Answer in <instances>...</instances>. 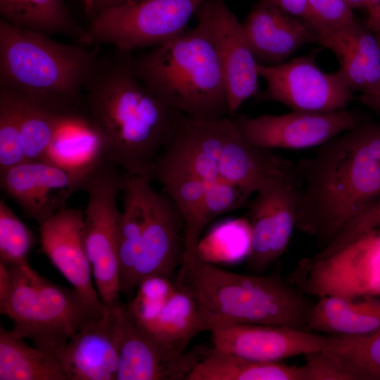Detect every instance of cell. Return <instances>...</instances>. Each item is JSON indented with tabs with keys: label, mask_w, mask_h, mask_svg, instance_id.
<instances>
[{
	"label": "cell",
	"mask_w": 380,
	"mask_h": 380,
	"mask_svg": "<svg viewBox=\"0 0 380 380\" xmlns=\"http://www.w3.org/2000/svg\"><path fill=\"white\" fill-rule=\"evenodd\" d=\"M203 5L222 65L232 117L246 101L259 93L258 63L242 24L224 0H205Z\"/></svg>",
	"instance_id": "9a60e30c"
},
{
	"label": "cell",
	"mask_w": 380,
	"mask_h": 380,
	"mask_svg": "<svg viewBox=\"0 0 380 380\" xmlns=\"http://www.w3.org/2000/svg\"><path fill=\"white\" fill-rule=\"evenodd\" d=\"M205 0H135L91 17L81 44H107L124 51L153 48L186 30Z\"/></svg>",
	"instance_id": "9c48e42d"
},
{
	"label": "cell",
	"mask_w": 380,
	"mask_h": 380,
	"mask_svg": "<svg viewBox=\"0 0 380 380\" xmlns=\"http://www.w3.org/2000/svg\"><path fill=\"white\" fill-rule=\"evenodd\" d=\"M317 43L336 56L339 71L353 91L370 94L380 89V40L356 20L316 34Z\"/></svg>",
	"instance_id": "7402d4cb"
},
{
	"label": "cell",
	"mask_w": 380,
	"mask_h": 380,
	"mask_svg": "<svg viewBox=\"0 0 380 380\" xmlns=\"http://www.w3.org/2000/svg\"><path fill=\"white\" fill-rule=\"evenodd\" d=\"M184 251V224L181 213L165 193L151 187L134 289L151 276L168 277L182 265Z\"/></svg>",
	"instance_id": "d6986e66"
},
{
	"label": "cell",
	"mask_w": 380,
	"mask_h": 380,
	"mask_svg": "<svg viewBox=\"0 0 380 380\" xmlns=\"http://www.w3.org/2000/svg\"><path fill=\"white\" fill-rule=\"evenodd\" d=\"M213 348L263 362L281 360L322 350L331 336L284 326L239 324L210 331Z\"/></svg>",
	"instance_id": "2e32d148"
},
{
	"label": "cell",
	"mask_w": 380,
	"mask_h": 380,
	"mask_svg": "<svg viewBox=\"0 0 380 380\" xmlns=\"http://www.w3.org/2000/svg\"><path fill=\"white\" fill-rule=\"evenodd\" d=\"M25 160L16 92L13 88L0 85V171Z\"/></svg>",
	"instance_id": "d6a6232c"
},
{
	"label": "cell",
	"mask_w": 380,
	"mask_h": 380,
	"mask_svg": "<svg viewBox=\"0 0 380 380\" xmlns=\"http://www.w3.org/2000/svg\"><path fill=\"white\" fill-rule=\"evenodd\" d=\"M308 330L330 336H360L380 329V296H324L312 305Z\"/></svg>",
	"instance_id": "484cf974"
},
{
	"label": "cell",
	"mask_w": 380,
	"mask_h": 380,
	"mask_svg": "<svg viewBox=\"0 0 380 380\" xmlns=\"http://www.w3.org/2000/svg\"><path fill=\"white\" fill-rule=\"evenodd\" d=\"M296 167L249 144L230 116L209 120L185 116L150 177L191 175L210 183H231L253 194L271 178L293 174Z\"/></svg>",
	"instance_id": "277c9868"
},
{
	"label": "cell",
	"mask_w": 380,
	"mask_h": 380,
	"mask_svg": "<svg viewBox=\"0 0 380 380\" xmlns=\"http://www.w3.org/2000/svg\"><path fill=\"white\" fill-rule=\"evenodd\" d=\"M303 20L317 34L346 26L355 19L345 0H308Z\"/></svg>",
	"instance_id": "d590c367"
},
{
	"label": "cell",
	"mask_w": 380,
	"mask_h": 380,
	"mask_svg": "<svg viewBox=\"0 0 380 380\" xmlns=\"http://www.w3.org/2000/svg\"><path fill=\"white\" fill-rule=\"evenodd\" d=\"M120 169L106 161L89 175L82 186L88 194L84 220L87 253L96 289L108 309L121 305L118 255L121 212L117 198L123 190L125 173Z\"/></svg>",
	"instance_id": "30bf717a"
},
{
	"label": "cell",
	"mask_w": 380,
	"mask_h": 380,
	"mask_svg": "<svg viewBox=\"0 0 380 380\" xmlns=\"http://www.w3.org/2000/svg\"><path fill=\"white\" fill-rule=\"evenodd\" d=\"M83 106L107 160L135 176L150 177L185 117L146 87L132 52L114 47L101 53L86 82Z\"/></svg>",
	"instance_id": "6da1fadb"
},
{
	"label": "cell",
	"mask_w": 380,
	"mask_h": 380,
	"mask_svg": "<svg viewBox=\"0 0 380 380\" xmlns=\"http://www.w3.org/2000/svg\"><path fill=\"white\" fill-rule=\"evenodd\" d=\"M336 380H380V329L360 336H331L322 350Z\"/></svg>",
	"instance_id": "f1b7e54d"
},
{
	"label": "cell",
	"mask_w": 380,
	"mask_h": 380,
	"mask_svg": "<svg viewBox=\"0 0 380 380\" xmlns=\"http://www.w3.org/2000/svg\"><path fill=\"white\" fill-rule=\"evenodd\" d=\"M186 380H307L305 366L263 362L212 348Z\"/></svg>",
	"instance_id": "4316f807"
},
{
	"label": "cell",
	"mask_w": 380,
	"mask_h": 380,
	"mask_svg": "<svg viewBox=\"0 0 380 380\" xmlns=\"http://www.w3.org/2000/svg\"><path fill=\"white\" fill-rule=\"evenodd\" d=\"M133 1L135 0H93L91 11L89 16L92 17L102 10L123 5Z\"/></svg>",
	"instance_id": "ab89813d"
},
{
	"label": "cell",
	"mask_w": 380,
	"mask_h": 380,
	"mask_svg": "<svg viewBox=\"0 0 380 380\" xmlns=\"http://www.w3.org/2000/svg\"><path fill=\"white\" fill-rule=\"evenodd\" d=\"M0 186L39 226L65 208L78 190L66 170L46 160H25L0 171Z\"/></svg>",
	"instance_id": "ac0fdd59"
},
{
	"label": "cell",
	"mask_w": 380,
	"mask_h": 380,
	"mask_svg": "<svg viewBox=\"0 0 380 380\" xmlns=\"http://www.w3.org/2000/svg\"><path fill=\"white\" fill-rule=\"evenodd\" d=\"M34 241L32 231L0 201V262L7 267L27 262Z\"/></svg>",
	"instance_id": "836d02e7"
},
{
	"label": "cell",
	"mask_w": 380,
	"mask_h": 380,
	"mask_svg": "<svg viewBox=\"0 0 380 380\" xmlns=\"http://www.w3.org/2000/svg\"><path fill=\"white\" fill-rule=\"evenodd\" d=\"M252 194L243 188L224 182L208 186L194 220L184 229V251L182 263L198 255L201 235L215 217L241 207Z\"/></svg>",
	"instance_id": "1f68e13d"
},
{
	"label": "cell",
	"mask_w": 380,
	"mask_h": 380,
	"mask_svg": "<svg viewBox=\"0 0 380 380\" xmlns=\"http://www.w3.org/2000/svg\"><path fill=\"white\" fill-rule=\"evenodd\" d=\"M233 120L249 144L268 150L320 146L360 123L354 112L346 109L328 113L292 111L255 118L239 115Z\"/></svg>",
	"instance_id": "7c38bea8"
},
{
	"label": "cell",
	"mask_w": 380,
	"mask_h": 380,
	"mask_svg": "<svg viewBox=\"0 0 380 380\" xmlns=\"http://www.w3.org/2000/svg\"><path fill=\"white\" fill-rule=\"evenodd\" d=\"M14 89L19 104L20 139L25 159L44 160L63 122L82 107L58 98Z\"/></svg>",
	"instance_id": "cb8c5ba5"
},
{
	"label": "cell",
	"mask_w": 380,
	"mask_h": 380,
	"mask_svg": "<svg viewBox=\"0 0 380 380\" xmlns=\"http://www.w3.org/2000/svg\"><path fill=\"white\" fill-rule=\"evenodd\" d=\"M365 10L367 13L366 26L380 40V0H367Z\"/></svg>",
	"instance_id": "74e56055"
},
{
	"label": "cell",
	"mask_w": 380,
	"mask_h": 380,
	"mask_svg": "<svg viewBox=\"0 0 380 380\" xmlns=\"http://www.w3.org/2000/svg\"><path fill=\"white\" fill-rule=\"evenodd\" d=\"M84 213L63 208L40 225L43 252L85 300L96 311H108L94 286L84 241Z\"/></svg>",
	"instance_id": "e0dca14e"
},
{
	"label": "cell",
	"mask_w": 380,
	"mask_h": 380,
	"mask_svg": "<svg viewBox=\"0 0 380 380\" xmlns=\"http://www.w3.org/2000/svg\"><path fill=\"white\" fill-rule=\"evenodd\" d=\"M380 227V197L348 222L322 250L329 251L367 231Z\"/></svg>",
	"instance_id": "8d00e7d4"
},
{
	"label": "cell",
	"mask_w": 380,
	"mask_h": 380,
	"mask_svg": "<svg viewBox=\"0 0 380 380\" xmlns=\"http://www.w3.org/2000/svg\"><path fill=\"white\" fill-rule=\"evenodd\" d=\"M100 46L65 44L0 19V85L83 106Z\"/></svg>",
	"instance_id": "8992f818"
},
{
	"label": "cell",
	"mask_w": 380,
	"mask_h": 380,
	"mask_svg": "<svg viewBox=\"0 0 380 380\" xmlns=\"http://www.w3.org/2000/svg\"><path fill=\"white\" fill-rule=\"evenodd\" d=\"M242 25L259 64L281 63L305 44L317 43L316 34L303 20L267 0L251 10Z\"/></svg>",
	"instance_id": "44dd1931"
},
{
	"label": "cell",
	"mask_w": 380,
	"mask_h": 380,
	"mask_svg": "<svg viewBox=\"0 0 380 380\" xmlns=\"http://www.w3.org/2000/svg\"><path fill=\"white\" fill-rule=\"evenodd\" d=\"M203 4L196 13L194 27L133 56V67L146 87L167 106L187 118L209 120L230 116V113L222 65Z\"/></svg>",
	"instance_id": "5b68a950"
},
{
	"label": "cell",
	"mask_w": 380,
	"mask_h": 380,
	"mask_svg": "<svg viewBox=\"0 0 380 380\" xmlns=\"http://www.w3.org/2000/svg\"><path fill=\"white\" fill-rule=\"evenodd\" d=\"M179 281L196 300L201 333L239 324L308 331L312 304L279 277L230 272L197 255L181 265Z\"/></svg>",
	"instance_id": "3957f363"
},
{
	"label": "cell",
	"mask_w": 380,
	"mask_h": 380,
	"mask_svg": "<svg viewBox=\"0 0 380 380\" xmlns=\"http://www.w3.org/2000/svg\"><path fill=\"white\" fill-rule=\"evenodd\" d=\"M175 289L167 277H146L138 285L134 298L126 308L132 318L143 327L160 312Z\"/></svg>",
	"instance_id": "e575fe53"
},
{
	"label": "cell",
	"mask_w": 380,
	"mask_h": 380,
	"mask_svg": "<svg viewBox=\"0 0 380 380\" xmlns=\"http://www.w3.org/2000/svg\"><path fill=\"white\" fill-rule=\"evenodd\" d=\"M348 5L353 8H365L367 6V0H345Z\"/></svg>",
	"instance_id": "b9f144b4"
},
{
	"label": "cell",
	"mask_w": 380,
	"mask_h": 380,
	"mask_svg": "<svg viewBox=\"0 0 380 380\" xmlns=\"http://www.w3.org/2000/svg\"><path fill=\"white\" fill-rule=\"evenodd\" d=\"M116 308L77 331L53 354L66 380H117Z\"/></svg>",
	"instance_id": "ffe728a7"
},
{
	"label": "cell",
	"mask_w": 380,
	"mask_h": 380,
	"mask_svg": "<svg viewBox=\"0 0 380 380\" xmlns=\"http://www.w3.org/2000/svg\"><path fill=\"white\" fill-rule=\"evenodd\" d=\"M119 338L117 380H186L199 357L173 348L150 335L129 315L116 308Z\"/></svg>",
	"instance_id": "5bb4252c"
},
{
	"label": "cell",
	"mask_w": 380,
	"mask_h": 380,
	"mask_svg": "<svg viewBox=\"0 0 380 380\" xmlns=\"http://www.w3.org/2000/svg\"><path fill=\"white\" fill-rule=\"evenodd\" d=\"M300 186L299 175L282 176L268 179L256 191L248 220L252 246L247 259L251 269H265L286 251L296 229Z\"/></svg>",
	"instance_id": "4fadbf2b"
},
{
	"label": "cell",
	"mask_w": 380,
	"mask_h": 380,
	"mask_svg": "<svg viewBox=\"0 0 380 380\" xmlns=\"http://www.w3.org/2000/svg\"><path fill=\"white\" fill-rule=\"evenodd\" d=\"M317 52L279 64L258 63L266 88L258 100L281 103L293 111L328 113L344 110L353 91L339 70L327 73L317 65Z\"/></svg>",
	"instance_id": "8fae6325"
},
{
	"label": "cell",
	"mask_w": 380,
	"mask_h": 380,
	"mask_svg": "<svg viewBox=\"0 0 380 380\" xmlns=\"http://www.w3.org/2000/svg\"><path fill=\"white\" fill-rule=\"evenodd\" d=\"M287 13L303 19L308 0H267Z\"/></svg>",
	"instance_id": "f35d334b"
},
{
	"label": "cell",
	"mask_w": 380,
	"mask_h": 380,
	"mask_svg": "<svg viewBox=\"0 0 380 380\" xmlns=\"http://www.w3.org/2000/svg\"><path fill=\"white\" fill-rule=\"evenodd\" d=\"M151 179L125 173L123 210L118 232L120 293L134 289V281L146 219Z\"/></svg>",
	"instance_id": "d4e9b609"
},
{
	"label": "cell",
	"mask_w": 380,
	"mask_h": 380,
	"mask_svg": "<svg viewBox=\"0 0 380 380\" xmlns=\"http://www.w3.org/2000/svg\"><path fill=\"white\" fill-rule=\"evenodd\" d=\"M296 229L323 247L380 197V125L360 123L298 165Z\"/></svg>",
	"instance_id": "7a4b0ae2"
},
{
	"label": "cell",
	"mask_w": 380,
	"mask_h": 380,
	"mask_svg": "<svg viewBox=\"0 0 380 380\" xmlns=\"http://www.w3.org/2000/svg\"><path fill=\"white\" fill-rule=\"evenodd\" d=\"M6 267L11 289L0 302L1 314L13 322V335L31 340L34 347L53 355L77 331L108 312L96 311L75 289L50 281L28 262Z\"/></svg>",
	"instance_id": "52a82bcc"
},
{
	"label": "cell",
	"mask_w": 380,
	"mask_h": 380,
	"mask_svg": "<svg viewBox=\"0 0 380 380\" xmlns=\"http://www.w3.org/2000/svg\"><path fill=\"white\" fill-rule=\"evenodd\" d=\"M44 160L66 170L78 189H82L85 179L96 168L108 160L101 138L87 115L78 110L63 122L52 139Z\"/></svg>",
	"instance_id": "603a6c76"
},
{
	"label": "cell",
	"mask_w": 380,
	"mask_h": 380,
	"mask_svg": "<svg viewBox=\"0 0 380 380\" xmlns=\"http://www.w3.org/2000/svg\"><path fill=\"white\" fill-rule=\"evenodd\" d=\"M289 282L301 293L318 298L380 296V227L303 258Z\"/></svg>",
	"instance_id": "ba28073f"
},
{
	"label": "cell",
	"mask_w": 380,
	"mask_h": 380,
	"mask_svg": "<svg viewBox=\"0 0 380 380\" xmlns=\"http://www.w3.org/2000/svg\"><path fill=\"white\" fill-rule=\"evenodd\" d=\"M0 380H66L55 357L0 327Z\"/></svg>",
	"instance_id": "f546056e"
},
{
	"label": "cell",
	"mask_w": 380,
	"mask_h": 380,
	"mask_svg": "<svg viewBox=\"0 0 380 380\" xmlns=\"http://www.w3.org/2000/svg\"><path fill=\"white\" fill-rule=\"evenodd\" d=\"M82 1L84 5L85 13L88 15L91 11L93 0H82Z\"/></svg>",
	"instance_id": "7bdbcfd3"
},
{
	"label": "cell",
	"mask_w": 380,
	"mask_h": 380,
	"mask_svg": "<svg viewBox=\"0 0 380 380\" xmlns=\"http://www.w3.org/2000/svg\"><path fill=\"white\" fill-rule=\"evenodd\" d=\"M141 327L163 343L185 351L201 333L198 308L191 291L184 285L176 287L160 312Z\"/></svg>",
	"instance_id": "4dcf8cb0"
},
{
	"label": "cell",
	"mask_w": 380,
	"mask_h": 380,
	"mask_svg": "<svg viewBox=\"0 0 380 380\" xmlns=\"http://www.w3.org/2000/svg\"><path fill=\"white\" fill-rule=\"evenodd\" d=\"M360 99L366 106L380 114V89L370 94H361Z\"/></svg>",
	"instance_id": "60d3db41"
},
{
	"label": "cell",
	"mask_w": 380,
	"mask_h": 380,
	"mask_svg": "<svg viewBox=\"0 0 380 380\" xmlns=\"http://www.w3.org/2000/svg\"><path fill=\"white\" fill-rule=\"evenodd\" d=\"M0 15L18 28L49 37L66 35L80 44L85 34L63 0H0Z\"/></svg>",
	"instance_id": "83f0119b"
}]
</instances>
